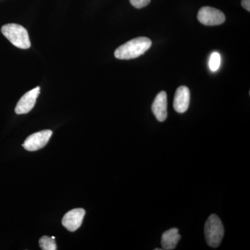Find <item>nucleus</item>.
Wrapping results in <instances>:
<instances>
[{
	"label": "nucleus",
	"mask_w": 250,
	"mask_h": 250,
	"mask_svg": "<svg viewBox=\"0 0 250 250\" xmlns=\"http://www.w3.org/2000/svg\"><path fill=\"white\" fill-rule=\"evenodd\" d=\"M52 134V131L47 129L31 134L28 136L27 139L23 143L22 146L26 150L30 152L39 150L47 144Z\"/></svg>",
	"instance_id": "nucleus-5"
},
{
	"label": "nucleus",
	"mask_w": 250,
	"mask_h": 250,
	"mask_svg": "<svg viewBox=\"0 0 250 250\" xmlns=\"http://www.w3.org/2000/svg\"><path fill=\"white\" fill-rule=\"evenodd\" d=\"M181 236L178 229L172 228L165 231L161 238V246L163 250H172L175 249L177 243L180 241Z\"/></svg>",
	"instance_id": "nucleus-10"
},
{
	"label": "nucleus",
	"mask_w": 250,
	"mask_h": 250,
	"mask_svg": "<svg viewBox=\"0 0 250 250\" xmlns=\"http://www.w3.org/2000/svg\"><path fill=\"white\" fill-rule=\"evenodd\" d=\"M152 46V41L146 37H139L128 41L115 51V57L122 60L136 59L143 55Z\"/></svg>",
	"instance_id": "nucleus-1"
},
{
	"label": "nucleus",
	"mask_w": 250,
	"mask_h": 250,
	"mask_svg": "<svg viewBox=\"0 0 250 250\" xmlns=\"http://www.w3.org/2000/svg\"><path fill=\"white\" fill-rule=\"evenodd\" d=\"M1 31L3 35L18 48L26 49L31 47L29 34L22 26L18 24H5Z\"/></svg>",
	"instance_id": "nucleus-2"
},
{
	"label": "nucleus",
	"mask_w": 250,
	"mask_h": 250,
	"mask_svg": "<svg viewBox=\"0 0 250 250\" xmlns=\"http://www.w3.org/2000/svg\"><path fill=\"white\" fill-rule=\"evenodd\" d=\"M39 245L41 249L43 250H57V244L54 239L50 237L44 236L39 240Z\"/></svg>",
	"instance_id": "nucleus-11"
},
{
	"label": "nucleus",
	"mask_w": 250,
	"mask_h": 250,
	"mask_svg": "<svg viewBox=\"0 0 250 250\" xmlns=\"http://www.w3.org/2000/svg\"><path fill=\"white\" fill-rule=\"evenodd\" d=\"M197 19L205 25L215 26L223 24L226 18L220 10L210 6H204L199 11Z\"/></svg>",
	"instance_id": "nucleus-4"
},
{
	"label": "nucleus",
	"mask_w": 250,
	"mask_h": 250,
	"mask_svg": "<svg viewBox=\"0 0 250 250\" xmlns=\"http://www.w3.org/2000/svg\"><path fill=\"white\" fill-rule=\"evenodd\" d=\"M224 227L221 220L215 214L210 215L205 226V234L207 245L211 248H218L224 236Z\"/></svg>",
	"instance_id": "nucleus-3"
},
{
	"label": "nucleus",
	"mask_w": 250,
	"mask_h": 250,
	"mask_svg": "<svg viewBox=\"0 0 250 250\" xmlns=\"http://www.w3.org/2000/svg\"><path fill=\"white\" fill-rule=\"evenodd\" d=\"M85 213L83 208H75L70 210L62 218V225L68 231H76L82 225Z\"/></svg>",
	"instance_id": "nucleus-7"
},
{
	"label": "nucleus",
	"mask_w": 250,
	"mask_h": 250,
	"mask_svg": "<svg viewBox=\"0 0 250 250\" xmlns=\"http://www.w3.org/2000/svg\"><path fill=\"white\" fill-rule=\"evenodd\" d=\"M190 90L187 86L179 87L174 94L173 107L177 113H184L187 111L190 104Z\"/></svg>",
	"instance_id": "nucleus-8"
},
{
	"label": "nucleus",
	"mask_w": 250,
	"mask_h": 250,
	"mask_svg": "<svg viewBox=\"0 0 250 250\" xmlns=\"http://www.w3.org/2000/svg\"><path fill=\"white\" fill-rule=\"evenodd\" d=\"M40 92L41 88L38 86L24 94L16 105V107L15 108L16 113L18 115H21L26 114L31 111L35 106L36 100Z\"/></svg>",
	"instance_id": "nucleus-6"
},
{
	"label": "nucleus",
	"mask_w": 250,
	"mask_h": 250,
	"mask_svg": "<svg viewBox=\"0 0 250 250\" xmlns=\"http://www.w3.org/2000/svg\"><path fill=\"white\" fill-rule=\"evenodd\" d=\"M241 5L247 11H250V0H242Z\"/></svg>",
	"instance_id": "nucleus-14"
},
{
	"label": "nucleus",
	"mask_w": 250,
	"mask_h": 250,
	"mask_svg": "<svg viewBox=\"0 0 250 250\" xmlns=\"http://www.w3.org/2000/svg\"><path fill=\"white\" fill-rule=\"evenodd\" d=\"M221 57L218 52H213L210 57L209 67L210 70L213 72L217 71L220 66Z\"/></svg>",
	"instance_id": "nucleus-12"
},
{
	"label": "nucleus",
	"mask_w": 250,
	"mask_h": 250,
	"mask_svg": "<svg viewBox=\"0 0 250 250\" xmlns=\"http://www.w3.org/2000/svg\"><path fill=\"white\" fill-rule=\"evenodd\" d=\"M151 0H130V3L137 9H141L147 6L150 3Z\"/></svg>",
	"instance_id": "nucleus-13"
},
{
	"label": "nucleus",
	"mask_w": 250,
	"mask_h": 250,
	"mask_svg": "<svg viewBox=\"0 0 250 250\" xmlns=\"http://www.w3.org/2000/svg\"><path fill=\"white\" fill-rule=\"evenodd\" d=\"M167 94L161 91L156 95L152 104V110L156 119L159 122L165 121L167 117Z\"/></svg>",
	"instance_id": "nucleus-9"
}]
</instances>
